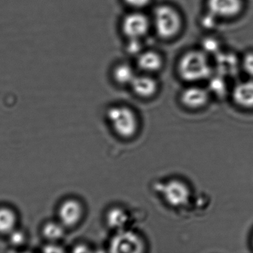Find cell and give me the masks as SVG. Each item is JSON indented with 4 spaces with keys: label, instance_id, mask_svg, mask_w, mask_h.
<instances>
[{
    "label": "cell",
    "instance_id": "obj_1",
    "mask_svg": "<svg viewBox=\"0 0 253 253\" xmlns=\"http://www.w3.org/2000/svg\"><path fill=\"white\" fill-rule=\"evenodd\" d=\"M179 73L186 81H201L211 75V68L207 57L200 51H191L185 54L179 63Z\"/></svg>",
    "mask_w": 253,
    "mask_h": 253
},
{
    "label": "cell",
    "instance_id": "obj_2",
    "mask_svg": "<svg viewBox=\"0 0 253 253\" xmlns=\"http://www.w3.org/2000/svg\"><path fill=\"white\" fill-rule=\"evenodd\" d=\"M108 118L118 135L123 137H132L137 131V117L132 110L124 106H117L109 109Z\"/></svg>",
    "mask_w": 253,
    "mask_h": 253
},
{
    "label": "cell",
    "instance_id": "obj_3",
    "mask_svg": "<svg viewBox=\"0 0 253 253\" xmlns=\"http://www.w3.org/2000/svg\"><path fill=\"white\" fill-rule=\"evenodd\" d=\"M155 25L158 35L164 38H171L180 29V16L171 7H158L155 13Z\"/></svg>",
    "mask_w": 253,
    "mask_h": 253
},
{
    "label": "cell",
    "instance_id": "obj_4",
    "mask_svg": "<svg viewBox=\"0 0 253 253\" xmlns=\"http://www.w3.org/2000/svg\"><path fill=\"white\" fill-rule=\"evenodd\" d=\"M143 250L141 238L130 231H120L110 243V251L112 253H140Z\"/></svg>",
    "mask_w": 253,
    "mask_h": 253
},
{
    "label": "cell",
    "instance_id": "obj_5",
    "mask_svg": "<svg viewBox=\"0 0 253 253\" xmlns=\"http://www.w3.org/2000/svg\"><path fill=\"white\" fill-rule=\"evenodd\" d=\"M161 192L166 201L173 207H180L187 204L190 198L189 187L180 180H170L161 185Z\"/></svg>",
    "mask_w": 253,
    "mask_h": 253
},
{
    "label": "cell",
    "instance_id": "obj_6",
    "mask_svg": "<svg viewBox=\"0 0 253 253\" xmlns=\"http://www.w3.org/2000/svg\"><path fill=\"white\" fill-rule=\"evenodd\" d=\"M124 34L130 39H139L149 30V21L146 16L139 13L128 14L123 23Z\"/></svg>",
    "mask_w": 253,
    "mask_h": 253
},
{
    "label": "cell",
    "instance_id": "obj_7",
    "mask_svg": "<svg viewBox=\"0 0 253 253\" xmlns=\"http://www.w3.org/2000/svg\"><path fill=\"white\" fill-rule=\"evenodd\" d=\"M241 0H208L210 14L214 17H231L241 10Z\"/></svg>",
    "mask_w": 253,
    "mask_h": 253
},
{
    "label": "cell",
    "instance_id": "obj_8",
    "mask_svg": "<svg viewBox=\"0 0 253 253\" xmlns=\"http://www.w3.org/2000/svg\"><path fill=\"white\" fill-rule=\"evenodd\" d=\"M83 209L81 204L75 200H68L62 204L59 211L60 221L63 226H72L81 220Z\"/></svg>",
    "mask_w": 253,
    "mask_h": 253
},
{
    "label": "cell",
    "instance_id": "obj_9",
    "mask_svg": "<svg viewBox=\"0 0 253 253\" xmlns=\"http://www.w3.org/2000/svg\"><path fill=\"white\" fill-rule=\"evenodd\" d=\"M181 101L187 107L197 109L204 106L208 101V93L199 87H191L183 91Z\"/></svg>",
    "mask_w": 253,
    "mask_h": 253
},
{
    "label": "cell",
    "instance_id": "obj_10",
    "mask_svg": "<svg viewBox=\"0 0 253 253\" xmlns=\"http://www.w3.org/2000/svg\"><path fill=\"white\" fill-rule=\"evenodd\" d=\"M234 100L239 106L253 107V81L238 84L233 91Z\"/></svg>",
    "mask_w": 253,
    "mask_h": 253
},
{
    "label": "cell",
    "instance_id": "obj_11",
    "mask_svg": "<svg viewBox=\"0 0 253 253\" xmlns=\"http://www.w3.org/2000/svg\"><path fill=\"white\" fill-rule=\"evenodd\" d=\"M131 85L134 92L143 97L153 95L158 87L155 80L146 76H136Z\"/></svg>",
    "mask_w": 253,
    "mask_h": 253
},
{
    "label": "cell",
    "instance_id": "obj_12",
    "mask_svg": "<svg viewBox=\"0 0 253 253\" xmlns=\"http://www.w3.org/2000/svg\"><path fill=\"white\" fill-rule=\"evenodd\" d=\"M162 62L156 53L149 51L140 54L138 58V66L140 69L147 72H155L161 68Z\"/></svg>",
    "mask_w": 253,
    "mask_h": 253
},
{
    "label": "cell",
    "instance_id": "obj_13",
    "mask_svg": "<svg viewBox=\"0 0 253 253\" xmlns=\"http://www.w3.org/2000/svg\"><path fill=\"white\" fill-rule=\"evenodd\" d=\"M16 215L12 210L8 208H0V232L10 233L16 224Z\"/></svg>",
    "mask_w": 253,
    "mask_h": 253
},
{
    "label": "cell",
    "instance_id": "obj_14",
    "mask_svg": "<svg viewBox=\"0 0 253 253\" xmlns=\"http://www.w3.org/2000/svg\"><path fill=\"white\" fill-rule=\"evenodd\" d=\"M128 221V215L124 210L114 208L107 214V222L111 227L122 229Z\"/></svg>",
    "mask_w": 253,
    "mask_h": 253
},
{
    "label": "cell",
    "instance_id": "obj_15",
    "mask_svg": "<svg viewBox=\"0 0 253 253\" xmlns=\"http://www.w3.org/2000/svg\"><path fill=\"white\" fill-rule=\"evenodd\" d=\"M115 80L121 84H131L135 78L134 71L128 65H120L114 72Z\"/></svg>",
    "mask_w": 253,
    "mask_h": 253
},
{
    "label": "cell",
    "instance_id": "obj_16",
    "mask_svg": "<svg viewBox=\"0 0 253 253\" xmlns=\"http://www.w3.org/2000/svg\"><path fill=\"white\" fill-rule=\"evenodd\" d=\"M64 233L63 225L57 222H48L43 228V234L45 238L51 241L60 239Z\"/></svg>",
    "mask_w": 253,
    "mask_h": 253
},
{
    "label": "cell",
    "instance_id": "obj_17",
    "mask_svg": "<svg viewBox=\"0 0 253 253\" xmlns=\"http://www.w3.org/2000/svg\"><path fill=\"white\" fill-rule=\"evenodd\" d=\"M10 233H11L10 240H11V242L13 244H14V245H20V244H23L25 240V235L23 232L13 229Z\"/></svg>",
    "mask_w": 253,
    "mask_h": 253
},
{
    "label": "cell",
    "instance_id": "obj_18",
    "mask_svg": "<svg viewBox=\"0 0 253 253\" xmlns=\"http://www.w3.org/2000/svg\"><path fill=\"white\" fill-rule=\"evenodd\" d=\"M243 67L250 76H253V54H249L244 57Z\"/></svg>",
    "mask_w": 253,
    "mask_h": 253
},
{
    "label": "cell",
    "instance_id": "obj_19",
    "mask_svg": "<svg viewBox=\"0 0 253 253\" xmlns=\"http://www.w3.org/2000/svg\"><path fill=\"white\" fill-rule=\"evenodd\" d=\"M204 48L206 51L210 53H214L218 48V44L214 40L209 38L204 42Z\"/></svg>",
    "mask_w": 253,
    "mask_h": 253
},
{
    "label": "cell",
    "instance_id": "obj_20",
    "mask_svg": "<svg viewBox=\"0 0 253 253\" xmlns=\"http://www.w3.org/2000/svg\"><path fill=\"white\" fill-rule=\"evenodd\" d=\"M128 5L134 8H142L148 5L150 0H125Z\"/></svg>",
    "mask_w": 253,
    "mask_h": 253
},
{
    "label": "cell",
    "instance_id": "obj_21",
    "mask_svg": "<svg viewBox=\"0 0 253 253\" xmlns=\"http://www.w3.org/2000/svg\"><path fill=\"white\" fill-rule=\"evenodd\" d=\"M140 43L139 42L138 39H131L129 45H128V50L131 54H136L140 50Z\"/></svg>",
    "mask_w": 253,
    "mask_h": 253
},
{
    "label": "cell",
    "instance_id": "obj_22",
    "mask_svg": "<svg viewBox=\"0 0 253 253\" xmlns=\"http://www.w3.org/2000/svg\"><path fill=\"white\" fill-rule=\"evenodd\" d=\"M45 251L49 252V253H59V252H62L63 250H60L57 246L50 245L45 247Z\"/></svg>",
    "mask_w": 253,
    "mask_h": 253
},
{
    "label": "cell",
    "instance_id": "obj_23",
    "mask_svg": "<svg viewBox=\"0 0 253 253\" xmlns=\"http://www.w3.org/2000/svg\"><path fill=\"white\" fill-rule=\"evenodd\" d=\"M75 252H88V249L84 246H81V247H76L75 250Z\"/></svg>",
    "mask_w": 253,
    "mask_h": 253
}]
</instances>
